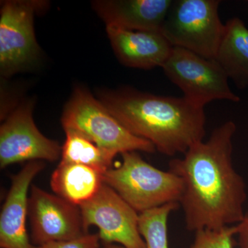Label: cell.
<instances>
[{
  "instance_id": "21",
  "label": "cell",
  "mask_w": 248,
  "mask_h": 248,
  "mask_svg": "<svg viewBox=\"0 0 248 248\" xmlns=\"http://www.w3.org/2000/svg\"><path fill=\"white\" fill-rule=\"evenodd\" d=\"M102 248H126L124 247V246H121V245H117L114 244H105Z\"/></svg>"
},
{
  "instance_id": "14",
  "label": "cell",
  "mask_w": 248,
  "mask_h": 248,
  "mask_svg": "<svg viewBox=\"0 0 248 248\" xmlns=\"http://www.w3.org/2000/svg\"><path fill=\"white\" fill-rule=\"evenodd\" d=\"M214 60L239 89L248 87V29L239 18L225 24Z\"/></svg>"
},
{
  "instance_id": "20",
  "label": "cell",
  "mask_w": 248,
  "mask_h": 248,
  "mask_svg": "<svg viewBox=\"0 0 248 248\" xmlns=\"http://www.w3.org/2000/svg\"><path fill=\"white\" fill-rule=\"evenodd\" d=\"M236 227L239 248H248V211L246 212L242 221Z\"/></svg>"
},
{
  "instance_id": "16",
  "label": "cell",
  "mask_w": 248,
  "mask_h": 248,
  "mask_svg": "<svg viewBox=\"0 0 248 248\" xmlns=\"http://www.w3.org/2000/svg\"><path fill=\"white\" fill-rule=\"evenodd\" d=\"M64 131L66 139L62 147L61 163L89 166L103 174L112 167L115 154L98 146L80 132Z\"/></svg>"
},
{
  "instance_id": "13",
  "label": "cell",
  "mask_w": 248,
  "mask_h": 248,
  "mask_svg": "<svg viewBox=\"0 0 248 248\" xmlns=\"http://www.w3.org/2000/svg\"><path fill=\"white\" fill-rule=\"evenodd\" d=\"M117 58L125 66L141 69L162 67L173 46L160 31H133L107 27Z\"/></svg>"
},
{
  "instance_id": "1",
  "label": "cell",
  "mask_w": 248,
  "mask_h": 248,
  "mask_svg": "<svg viewBox=\"0 0 248 248\" xmlns=\"http://www.w3.org/2000/svg\"><path fill=\"white\" fill-rule=\"evenodd\" d=\"M236 125L232 121L212 132L169 163V170L184 184L179 205L186 229L195 232L235 226L246 214L247 190L232 161Z\"/></svg>"
},
{
  "instance_id": "18",
  "label": "cell",
  "mask_w": 248,
  "mask_h": 248,
  "mask_svg": "<svg viewBox=\"0 0 248 248\" xmlns=\"http://www.w3.org/2000/svg\"><path fill=\"white\" fill-rule=\"evenodd\" d=\"M195 233L190 248H234L236 227L235 225L218 229H203Z\"/></svg>"
},
{
  "instance_id": "17",
  "label": "cell",
  "mask_w": 248,
  "mask_h": 248,
  "mask_svg": "<svg viewBox=\"0 0 248 248\" xmlns=\"http://www.w3.org/2000/svg\"><path fill=\"white\" fill-rule=\"evenodd\" d=\"M179 205L177 203L166 204L140 214L139 229L146 248H169L168 222L170 214Z\"/></svg>"
},
{
  "instance_id": "11",
  "label": "cell",
  "mask_w": 248,
  "mask_h": 248,
  "mask_svg": "<svg viewBox=\"0 0 248 248\" xmlns=\"http://www.w3.org/2000/svg\"><path fill=\"white\" fill-rule=\"evenodd\" d=\"M42 161H29L11 177L9 191L0 215V247L32 248L27 231L28 192L32 179L45 168Z\"/></svg>"
},
{
  "instance_id": "15",
  "label": "cell",
  "mask_w": 248,
  "mask_h": 248,
  "mask_svg": "<svg viewBox=\"0 0 248 248\" xmlns=\"http://www.w3.org/2000/svg\"><path fill=\"white\" fill-rule=\"evenodd\" d=\"M103 175L89 166L60 162L52 174L50 186L56 195L80 206L97 193L104 184Z\"/></svg>"
},
{
  "instance_id": "6",
  "label": "cell",
  "mask_w": 248,
  "mask_h": 248,
  "mask_svg": "<svg viewBox=\"0 0 248 248\" xmlns=\"http://www.w3.org/2000/svg\"><path fill=\"white\" fill-rule=\"evenodd\" d=\"M161 68L184 97L197 107L204 108L215 100L240 101L230 88L229 78L214 60L173 46Z\"/></svg>"
},
{
  "instance_id": "2",
  "label": "cell",
  "mask_w": 248,
  "mask_h": 248,
  "mask_svg": "<svg viewBox=\"0 0 248 248\" xmlns=\"http://www.w3.org/2000/svg\"><path fill=\"white\" fill-rule=\"evenodd\" d=\"M99 101L130 133L151 142L161 154L184 155L205 138L204 108L184 97L124 88L101 93Z\"/></svg>"
},
{
  "instance_id": "7",
  "label": "cell",
  "mask_w": 248,
  "mask_h": 248,
  "mask_svg": "<svg viewBox=\"0 0 248 248\" xmlns=\"http://www.w3.org/2000/svg\"><path fill=\"white\" fill-rule=\"evenodd\" d=\"M46 1L12 0L1 3L0 11V72L10 77L30 68L40 58L34 31V16Z\"/></svg>"
},
{
  "instance_id": "4",
  "label": "cell",
  "mask_w": 248,
  "mask_h": 248,
  "mask_svg": "<svg viewBox=\"0 0 248 248\" xmlns=\"http://www.w3.org/2000/svg\"><path fill=\"white\" fill-rule=\"evenodd\" d=\"M62 124L64 130L80 132L115 155L126 152L154 153L156 151L151 142L130 133L84 88L77 87L73 91L63 109Z\"/></svg>"
},
{
  "instance_id": "5",
  "label": "cell",
  "mask_w": 248,
  "mask_h": 248,
  "mask_svg": "<svg viewBox=\"0 0 248 248\" xmlns=\"http://www.w3.org/2000/svg\"><path fill=\"white\" fill-rule=\"evenodd\" d=\"M218 0L172 1L161 33L174 47L214 60L224 31Z\"/></svg>"
},
{
  "instance_id": "8",
  "label": "cell",
  "mask_w": 248,
  "mask_h": 248,
  "mask_svg": "<svg viewBox=\"0 0 248 248\" xmlns=\"http://www.w3.org/2000/svg\"><path fill=\"white\" fill-rule=\"evenodd\" d=\"M79 208L86 231L91 226H97L104 244L146 248L139 229L140 214L105 183L94 197Z\"/></svg>"
},
{
  "instance_id": "10",
  "label": "cell",
  "mask_w": 248,
  "mask_h": 248,
  "mask_svg": "<svg viewBox=\"0 0 248 248\" xmlns=\"http://www.w3.org/2000/svg\"><path fill=\"white\" fill-rule=\"evenodd\" d=\"M28 215L31 241L35 246L74 239L89 233L79 206L34 185L29 197Z\"/></svg>"
},
{
  "instance_id": "12",
  "label": "cell",
  "mask_w": 248,
  "mask_h": 248,
  "mask_svg": "<svg viewBox=\"0 0 248 248\" xmlns=\"http://www.w3.org/2000/svg\"><path fill=\"white\" fill-rule=\"evenodd\" d=\"M172 0H97L93 9L107 27L133 31H160Z\"/></svg>"
},
{
  "instance_id": "9",
  "label": "cell",
  "mask_w": 248,
  "mask_h": 248,
  "mask_svg": "<svg viewBox=\"0 0 248 248\" xmlns=\"http://www.w3.org/2000/svg\"><path fill=\"white\" fill-rule=\"evenodd\" d=\"M33 103L22 102L14 109L0 127V167L24 161H57L62 147L46 138L32 117Z\"/></svg>"
},
{
  "instance_id": "19",
  "label": "cell",
  "mask_w": 248,
  "mask_h": 248,
  "mask_svg": "<svg viewBox=\"0 0 248 248\" xmlns=\"http://www.w3.org/2000/svg\"><path fill=\"white\" fill-rule=\"evenodd\" d=\"M99 234L88 233L76 239L53 241L40 246H33L32 248H99Z\"/></svg>"
},
{
  "instance_id": "3",
  "label": "cell",
  "mask_w": 248,
  "mask_h": 248,
  "mask_svg": "<svg viewBox=\"0 0 248 248\" xmlns=\"http://www.w3.org/2000/svg\"><path fill=\"white\" fill-rule=\"evenodd\" d=\"M122 157L120 166L104 173L103 181L139 214L180 203L184 184L179 176L148 164L138 152H126Z\"/></svg>"
}]
</instances>
